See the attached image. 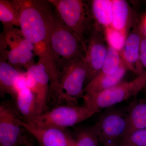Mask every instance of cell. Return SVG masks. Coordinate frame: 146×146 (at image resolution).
Segmentation results:
<instances>
[{
    "label": "cell",
    "mask_w": 146,
    "mask_h": 146,
    "mask_svg": "<svg viewBox=\"0 0 146 146\" xmlns=\"http://www.w3.org/2000/svg\"><path fill=\"white\" fill-rule=\"evenodd\" d=\"M15 102L16 106L22 120L25 122H31L38 116L37 104L36 96L29 88L19 91Z\"/></svg>",
    "instance_id": "obj_15"
},
{
    "label": "cell",
    "mask_w": 146,
    "mask_h": 146,
    "mask_svg": "<svg viewBox=\"0 0 146 146\" xmlns=\"http://www.w3.org/2000/svg\"><path fill=\"white\" fill-rule=\"evenodd\" d=\"M28 88L27 82L26 71H22L16 80L13 90V95L12 98L15 100L16 96L19 91L25 88Z\"/></svg>",
    "instance_id": "obj_25"
},
{
    "label": "cell",
    "mask_w": 146,
    "mask_h": 146,
    "mask_svg": "<svg viewBox=\"0 0 146 146\" xmlns=\"http://www.w3.org/2000/svg\"><path fill=\"white\" fill-rule=\"evenodd\" d=\"M107 109L94 125L100 143L103 146L119 145L129 132L127 113L110 107Z\"/></svg>",
    "instance_id": "obj_7"
},
{
    "label": "cell",
    "mask_w": 146,
    "mask_h": 146,
    "mask_svg": "<svg viewBox=\"0 0 146 146\" xmlns=\"http://www.w3.org/2000/svg\"><path fill=\"white\" fill-rule=\"evenodd\" d=\"M87 72L85 57L68 62L60 71L57 87L50 92V97L65 101L68 105L77 106V100L84 96L83 85Z\"/></svg>",
    "instance_id": "obj_3"
},
{
    "label": "cell",
    "mask_w": 146,
    "mask_h": 146,
    "mask_svg": "<svg viewBox=\"0 0 146 146\" xmlns=\"http://www.w3.org/2000/svg\"><path fill=\"white\" fill-rule=\"evenodd\" d=\"M20 12V29L34 46V54L44 66L50 89L57 86L60 72L55 61L50 38L49 19L52 5L48 1L14 0Z\"/></svg>",
    "instance_id": "obj_1"
},
{
    "label": "cell",
    "mask_w": 146,
    "mask_h": 146,
    "mask_svg": "<svg viewBox=\"0 0 146 146\" xmlns=\"http://www.w3.org/2000/svg\"><path fill=\"white\" fill-rule=\"evenodd\" d=\"M110 146H129L127 145H112Z\"/></svg>",
    "instance_id": "obj_29"
},
{
    "label": "cell",
    "mask_w": 146,
    "mask_h": 146,
    "mask_svg": "<svg viewBox=\"0 0 146 146\" xmlns=\"http://www.w3.org/2000/svg\"><path fill=\"white\" fill-rule=\"evenodd\" d=\"M122 60L119 53L108 46L104 63L100 73L107 75L114 74L119 68Z\"/></svg>",
    "instance_id": "obj_23"
},
{
    "label": "cell",
    "mask_w": 146,
    "mask_h": 146,
    "mask_svg": "<svg viewBox=\"0 0 146 146\" xmlns=\"http://www.w3.org/2000/svg\"><path fill=\"white\" fill-rule=\"evenodd\" d=\"M90 7L94 25L105 29L111 27L112 0H93Z\"/></svg>",
    "instance_id": "obj_16"
},
{
    "label": "cell",
    "mask_w": 146,
    "mask_h": 146,
    "mask_svg": "<svg viewBox=\"0 0 146 146\" xmlns=\"http://www.w3.org/2000/svg\"><path fill=\"white\" fill-rule=\"evenodd\" d=\"M49 25L53 54L60 72L68 62L85 57V43L61 23L54 9L50 13Z\"/></svg>",
    "instance_id": "obj_2"
},
{
    "label": "cell",
    "mask_w": 146,
    "mask_h": 146,
    "mask_svg": "<svg viewBox=\"0 0 146 146\" xmlns=\"http://www.w3.org/2000/svg\"><path fill=\"white\" fill-rule=\"evenodd\" d=\"M127 69L122 60L119 68L114 74L107 75L99 73L84 87V96L96 95L118 84L123 77Z\"/></svg>",
    "instance_id": "obj_14"
},
{
    "label": "cell",
    "mask_w": 146,
    "mask_h": 146,
    "mask_svg": "<svg viewBox=\"0 0 146 146\" xmlns=\"http://www.w3.org/2000/svg\"><path fill=\"white\" fill-rule=\"evenodd\" d=\"M94 115V112L84 105H60L38 115L29 123L36 126L67 129L87 119Z\"/></svg>",
    "instance_id": "obj_8"
},
{
    "label": "cell",
    "mask_w": 146,
    "mask_h": 146,
    "mask_svg": "<svg viewBox=\"0 0 146 146\" xmlns=\"http://www.w3.org/2000/svg\"><path fill=\"white\" fill-rule=\"evenodd\" d=\"M21 72L10 65L2 56H0V96L1 98H4L7 95L13 96L15 82Z\"/></svg>",
    "instance_id": "obj_17"
},
{
    "label": "cell",
    "mask_w": 146,
    "mask_h": 146,
    "mask_svg": "<svg viewBox=\"0 0 146 146\" xmlns=\"http://www.w3.org/2000/svg\"><path fill=\"white\" fill-rule=\"evenodd\" d=\"M58 19L84 43L86 35L94 27L90 5L82 0H48Z\"/></svg>",
    "instance_id": "obj_4"
},
{
    "label": "cell",
    "mask_w": 146,
    "mask_h": 146,
    "mask_svg": "<svg viewBox=\"0 0 146 146\" xmlns=\"http://www.w3.org/2000/svg\"><path fill=\"white\" fill-rule=\"evenodd\" d=\"M119 145L129 146H146V128L131 131Z\"/></svg>",
    "instance_id": "obj_24"
},
{
    "label": "cell",
    "mask_w": 146,
    "mask_h": 146,
    "mask_svg": "<svg viewBox=\"0 0 146 146\" xmlns=\"http://www.w3.org/2000/svg\"><path fill=\"white\" fill-rule=\"evenodd\" d=\"M130 9L127 2L124 0H112V25L113 28L127 31Z\"/></svg>",
    "instance_id": "obj_20"
},
{
    "label": "cell",
    "mask_w": 146,
    "mask_h": 146,
    "mask_svg": "<svg viewBox=\"0 0 146 146\" xmlns=\"http://www.w3.org/2000/svg\"><path fill=\"white\" fill-rule=\"evenodd\" d=\"M140 27L141 31L146 36V15L143 20L142 23L141 25H140Z\"/></svg>",
    "instance_id": "obj_27"
},
{
    "label": "cell",
    "mask_w": 146,
    "mask_h": 146,
    "mask_svg": "<svg viewBox=\"0 0 146 146\" xmlns=\"http://www.w3.org/2000/svg\"><path fill=\"white\" fill-rule=\"evenodd\" d=\"M19 123L32 135L39 146H76L74 138L66 129L36 126L19 119Z\"/></svg>",
    "instance_id": "obj_11"
},
{
    "label": "cell",
    "mask_w": 146,
    "mask_h": 146,
    "mask_svg": "<svg viewBox=\"0 0 146 146\" xmlns=\"http://www.w3.org/2000/svg\"><path fill=\"white\" fill-rule=\"evenodd\" d=\"M127 114L129 125V133L136 129L146 128V98L133 102Z\"/></svg>",
    "instance_id": "obj_18"
},
{
    "label": "cell",
    "mask_w": 146,
    "mask_h": 146,
    "mask_svg": "<svg viewBox=\"0 0 146 146\" xmlns=\"http://www.w3.org/2000/svg\"><path fill=\"white\" fill-rule=\"evenodd\" d=\"M141 32L140 25L136 23L127 36L123 49L120 54L127 69L146 80V72L140 59Z\"/></svg>",
    "instance_id": "obj_12"
},
{
    "label": "cell",
    "mask_w": 146,
    "mask_h": 146,
    "mask_svg": "<svg viewBox=\"0 0 146 146\" xmlns=\"http://www.w3.org/2000/svg\"><path fill=\"white\" fill-rule=\"evenodd\" d=\"M24 146H34L33 145V144H32L31 142H30L29 141H27V143H26L24 145Z\"/></svg>",
    "instance_id": "obj_28"
},
{
    "label": "cell",
    "mask_w": 146,
    "mask_h": 146,
    "mask_svg": "<svg viewBox=\"0 0 146 146\" xmlns=\"http://www.w3.org/2000/svg\"><path fill=\"white\" fill-rule=\"evenodd\" d=\"M20 14L14 0H0V21L4 29L20 27Z\"/></svg>",
    "instance_id": "obj_19"
},
{
    "label": "cell",
    "mask_w": 146,
    "mask_h": 146,
    "mask_svg": "<svg viewBox=\"0 0 146 146\" xmlns=\"http://www.w3.org/2000/svg\"><path fill=\"white\" fill-rule=\"evenodd\" d=\"M104 37L100 27L94 25L85 43V59L88 68L86 81L87 83L101 71L108 49Z\"/></svg>",
    "instance_id": "obj_10"
},
{
    "label": "cell",
    "mask_w": 146,
    "mask_h": 146,
    "mask_svg": "<svg viewBox=\"0 0 146 146\" xmlns=\"http://www.w3.org/2000/svg\"><path fill=\"white\" fill-rule=\"evenodd\" d=\"M1 56L18 70H27L35 64L34 46L25 37L20 29L13 27L1 35Z\"/></svg>",
    "instance_id": "obj_5"
},
{
    "label": "cell",
    "mask_w": 146,
    "mask_h": 146,
    "mask_svg": "<svg viewBox=\"0 0 146 146\" xmlns=\"http://www.w3.org/2000/svg\"><path fill=\"white\" fill-rule=\"evenodd\" d=\"M105 37L110 46L117 51L120 54L127 38V31H121L112 27H109L105 29Z\"/></svg>",
    "instance_id": "obj_22"
},
{
    "label": "cell",
    "mask_w": 146,
    "mask_h": 146,
    "mask_svg": "<svg viewBox=\"0 0 146 146\" xmlns=\"http://www.w3.org/2000/svg\"><path fill=\"white\" fill-rule=\"evenodd\" d=\"M141 31H142L141 30ZM140 59L144 70H146V36L141 32Z\"/></svg>",
    "instance_id": "obj_26"
},
{
    "label": "cell",
    "mask_w": 146,
    "mask_h": 146,
    "mask_svg": "<svg viewBox=\"0 0 146 146\" xmlns=\"http://www.w3.org/2000/svg\"><path fill=\"white\" fill-rule=\"evenodd\" d=\"M27 71L33 76L37 83L36 97L38 116L46 112L47 103L50 97V77L44 66L39 61Z\"/></svg>",
    "instance_id": "obj_13"
},
{
    "label": "cell",
    "mask_w": 146,
    "mask_h": 146,
    "mask_svg": "<svg viewBox=\"0 0 146 146\" xmlns=\"http://www.w3.org/2000/svg\"><path fill=\"white\" fill-rule=\"evenodd\" d=\"M76 146H100L95 125L76 128L74 134Z\"/></svg>",
    "instance_id": "obj_21"
},
{
    "label": "cell",
    "mask_w": 146,
    "mask_h": 146,
    "mask_svg": "<svg viewBox=\"0 0 146 146\" xmlns=\"http://www.w3.org/2000/svg\"><path fill=\"white\" fill-rule=\"evenodd\" d=\"M145 86V79L138 76L131 81L120 82L96 95L84 96L82 99L84 101V105L95 114L104 108L112 107L131 97L135 96Z\"/></svg>",
    "instance_id": "obj_6"
},
{
    "label": "cell",
    "mask_w": 146,
    "mask_h": 146,
    "mask_svg": "<svg viewBox=\"0 0 146 146\" xmlns=\"http://www.w3.org/2000/svg\"><path fill=\"white\" fill-rule=\"evenodd\" d=\"M21 118L16 107L11 102L0 105V146H24L28 141L25 130L19 123Z\"/></svg>",
    "instance_id": "obj_9"
}]
</instances>
